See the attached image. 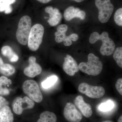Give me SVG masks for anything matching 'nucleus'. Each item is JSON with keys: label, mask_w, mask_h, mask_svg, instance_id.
Masks as SVG:
<instances>
[{"label": "nucleus", "mask_w": 122, "mask_h": 122, "mask_svg": "<svg viewBox=\"0 0 122 122\" xmlns=\"http://www.w3.org/2000/svg\"><path fill=\"white\" fill-rule=\"evenodd\" d=\"M29 65L25 68L24 74L30 77L33 78L39 75L41 73L42 69L40 65L36 62V58L34 56L29 58Z\"/></svg>", "instance_id": "9d476101"}, {"label": "nucleus", "mask_w": 122, "mask_h": 122, "mask_svg": "<svg viewBox=\"0 0 122 122\" xmlns=\"http://www.w3.org/2000/svg\"><path fill=\"white\" fill-rule=\"evenodd\" d=\"M12 83V81L5 76L0 77V95H8L10 93L9 89L7 87Z\"/></svg>", "instance_id": "a211bd4d"}, {"label": "nucleus", "mask_w": 122, "mask_h": 122, "mask_svg": "<svg viewBox=\"0 0 122 122\" xmlns=\"http://www.w3.org/2000/svg\"><path fill=\"white\" fill-rule=\"evenodd\" d=\"M14 116L11 108L8 106L0 109V122H13Z\"/></svg>", "instance_id": "dca6fc26"}, {"label": "nucleus", "mask_w": 122, "mask_h": 122, "mask_svg": "<svg viewBox=\"0 0 122 122\" xmlns=\"http://www.w3.org/2000/svg\"><path fill=\"white\" fill-rule=\"evenodd\" d=\"M56 115L48 111L44 112L40 115V118L37 122H56Z\"/></svg>", "instance_id": "aec40b11"}, {"label": "nucleus", "mask_w": 122, "mask_h": 122, "mask_svg": "<svg viewBox=\"0 0 122 122\" xmlns=\"http://www.w3.org/2000/svg\"><path fill=\"white\" fill-rule=\"evenodd\" d=\"M68 26L66 25H60L57 28V31L55 33V41L57 43L66 41L69 38V36L66 35L68 30Z\"/></svg>", "instance_id": "2eb2a0df"}, {"label": "nucleus", "mask_w": 122, "mask_h": 122, "mask_svg": "<svg viewBox=\"0 0 122 122\" xmlns=\"http://www.w3.org/2000/svg\"><path fill=\"white\" fill-rule=\"evenodd\" d=\"M74 103L82 114L86 117H90L92 115L93 111L91 106L89 103L85 102L82 96L79 95L77 96L75 99Z\"/></svg>", "instance_id": "f8f14e48"}, {"label": "nucleus", "mask_w": 122, "mask_h": 122, "mask_svg": "<svg viewBox=\"0 0 122 122\" xmlns=\"http://www.w3.org/2000/svg\"><path fill=\"white\" fill-rule=\"evenodd\" d=\"M58 78L56 75H52L49 77L41 83V86L44 89H47L52 87L57 82Z\"/></svg>", "instance_id": "5701e85b"}, {"label": "nucleus", "mask_w": 122, "mask_h": 122, "mask_svg": "<svg viewBox=\"0 0 122 122\" xmlns=\"http://www.w3.org/2000/svg\"><path fill=\"white\" fill-rule=\"evenodd\" d=\"M8 102L2 96H0V109L5 106H8Z\"/></svg>", "instance_id": "bb28decb"}, {"label": "nucleus", "mask_w": 122, "mask_h": 122, "mask_svg": "<svg viewBox=\"0 0 122 122\" xmlns=\"http://www.w3.org/2000/svg\"><path fill=\"white\" fill-rule=\"evenodd\" d=\"M44 33V26L41 24H35L31 28L28 42L30 50L35 51L39 49L42 42Z\"/></svg>", "instance_id": "20e7f679"}, {"label": "nucleus", "mask_w": 122, "mask_h": 122, "mask_svg": "<svg viewBox=\"0 0 122 122\" xmlns=\"http://www.w3.org/2000/svg\"><path fill=\"white\" fill-rule=\"evenodd\" d=\"M102 122H114L112 121H111V120H106V121H104Z\"/></svg>", "instance_id": "7c9ffc66"}, {"label": "nucleus", "mask_w": 122, "mask_h": 122, "mask_svg": "<svg viewBox=\"0 0 122 122\" xmlns=\"http://www.w3.org/2000/svg\"><path fill=\"white\" fill-rule=\"evenodd\" d=\"M1 52L2 55L7 57L12 62H16L19 60V57L9 46H5L1 48Z\"/></svg>", "instance_id": "f3484780"}, {"label": "nucleus", "mask_w": 122, "mask_h": 122, "mask_svg": "<svg viewBox=\"0 0 122 122\" xmlns=\"http://www.w3.org/2000/svg\"><path fill=\"white\" fill-rule=\"evenodd\" d=\"M115 22L119 26H122V8L118 9L114 16Z\"/></svg>", "instance_id": "393cba45"}, {"label": "nucleus", "mask_w": 122, "mask_h": 122, "mask_svg": "<svg viewBox=\"0 0 122 122\" xmlns=\"http://www.w3.org/2000/svg\"><path fill=\"white\" fill-rule=\"evenodd\" d=\"M114 104L111 100H108L106 102L102 103L99 105L98 110L100 112L105 113H109L111 111L114 107Z\"/></svg>", "instance_id": "4be33fe9"}, {"label": "nucleus", "mask_w": 122, "mask_h": 122, "mask_svg": "<svg viewBox=\"0 0 122 122\" xmlns=\"http://www.w3.org/2000/svg\"><path fill=\"white\" fill-rule=\"evenodd\" d=\"M63 69L66 73L70 76H73L79 70L76 61L69 55L65 58Z\"/></svg>", "instance_id": "9b49d317"}, {"label": "nucleus", "mask_w": 122, "mask_h": 122, "mask_svg": "<svg viewBox=\"0 0 122 122\" xmlns=\"http://www.w3.org/2000/svg\"><path fill=\"white\" fill-rule=\"evenodd\" d=\"M16 1V0H0V12H4L6 14L11 13L12 11L11 5Z\"/></svg>", "instance_id": "412c9836"}, {"label": "nucleus", "mask_w": 122, "mask_h": 122, "mask_svg": "<svg viewBox=\"0 0 122 122\" xmlns=\"http://www.w3.org/2000/svg\"><path fill=\"white\" fill-rule=\"evenodd\" d=\"M71 0L74 1L75 2H82V1H83L84 0Z\"/></svg>", "instance_id": "c756f323"}, {"label": "nucleus", "mask_w": 122, "mask_h": 122, "mask_svg": "<svg viewBox=\"0 0 122 122\" xmlns=\"http://www.w3.org/2000/svg\"><path fill=\"white\" fill-rule=\"evenodd\" d=\"M95 5L99 10L98 19L102 23L109 20L114 10L111 0H95Z\"/></svg>", "instance_id": "423d86ee"}, {"label": "nucleus", "mask_w": 122, "mask_h": 122, "mask_svg": "<svg viewBox=\"0 0 122 122\" xmlns=\"http://www.w3.org/2000/svg\"><path fill=\"white\" fill-rule=\"evenodd\" d=\"M118 122H122V116L121 115L118 119Z\"/></svg>", "instance_id": "c85d7f7f"}, {"label": "nucleus", "mask_w": 122, "mask_h": 122, "mask_svg": "<svg viewBox=\"0 0 122 122\" xmlns=\"http://www.w3.org/2000/svg\"><path fill=\"white\" fill-rule=\"evenodd\" d=\"M87 62H82L78 66L82 72L92 76H96L100 74L102 70L103 65L98 57L93 53L88 55Z\"/></svg>", "instance_id": "f03ea898"}, {"label": "nucleus", "mask_w": 122, "mask_h": 122, "mask_svg": "<svg viewBox=\"0 0 122 122\" xmlns=\"http://www.w3.org/2000/svg\"><path fill=\"white\" fill-rule=\"evenodd\" d=\"M32 20L28 16L25 15L20 19L16 32V37L19 43L23 45L28 44L31 29Z\"/></svg>", "instance_id": "7ed1b4c3"}, {"label": "nucleus", "mask_w": 122, "mask_h": 122, "mask_svg": "<svg viewBox=\"0 0 122 122\" xmlns=\"http://www.w3.org/2000/svg\"><path fill=\"white\" fill-rule=\"evenodd\" d=\"M113 58L117 64L120 68H122V48L118 47L116 49L114 53Z\"/></svg>", "instance_id": "b1692460"}, {"label": "nucleus", "mask_w": 122, "mask_h": 122, "mask_svg": "<svg viewBox=\"0 0 122 122\" xmlns=\"http://www.w3.org/2000/svg\"><path fill=\"white\" fill-rule=\"evenodd\" d=\"M45 11L49 14L50 17L48 22L51 26H56L60 22L62 16L58 9L48 6L45 9Z\"/></svg>", "instance_id": "ddd939ff"}, {"label": "nucleus", "mask_w": 122, "mask_h": 122, "mask_svg": "<svg viewBox=\"0 0 122 122\" xmlns=\"http://www.w3.org/2000/svg\"><path fill=\"white\" fill-rule=\"evenodd\" d=\"M86 13L85 11L78 8L70 6L65 10L64 17L67 21H70L75 18H78L81 20L85 19Z\"/></svg>", "instance_id": "4468645a"}, {"label": "nucleus", "mask_w": 122, "mask_h": 122, "mask_svg": "<svg viewBox=\"0 0 122 122\" xmlns=\"http://www.w3.org/2000/svg\"><path fill=\"white\" fill-rule=\"evenodd\" d=\"M63 115L69 122H80L82 118L81 113L77 110L75 105L71 102L66 103L64 108Z\"/></svg>", "instance_id": "1a4fd4ad"}, {"label": "nucleus", "mask_w": 122, "mask_h": 122, "mask_svg": "<svg viewBox=\"0 0 122 122\" xmlns=\"http://www.w3.org/2000/svg\"><path fill=\"white\" fill-rule=\"evenodd\" d=\"M38 1H39L41 3H43V4H46L48 2H50L52 0H37Z\"/></svg>", "instance_id": "cd10ccee"}, {"label": "nucleus", "mask_w": 122, "mask_h": 122, "mask_svg": "<svg viewBox=\"0 0 122 122\" xmlns=\"http://www.w3.org/2000/svg\"><path fill=\"white\" fill-rule=\"evenodd\" d=\"M22 89L25 94L34 102H41L43 96L36 82L32 80H26L22 85Z\"/></svg>", "instance_id": "39448f33"}, {"label": "nucleus", "mask_w": 122, "mask_h": 122, "mask_svg": "<svg viewBox=\"0 0 122 122\" xmlns=\"http://www.w3.org/2000/svg\"><path fill=\"white\" fill-rule=\"evenodd\" d=\"M35 103L34 101L27 96L23 98L17 97L15 98L13 103V109L14 112L16 114L20 115L23 111L26 109H32L34 107Z\"/></svg>", "instance_id": "6e6552de"}, {"label": "nucleus", "mask_w": 122, "mask_h": 122, "mask_svg": "<svg viewBox=\"0 0 122 122\" xmlns=\"http://www.w3.org/2000/svg\"><path fill=\"white\" fill-rule=\"evenodd\" d=\"M99 40H101L102 42L100 50L102 55L109 56L113 54L115 50V45L113 41L109 38L108 33L104 32L100 35L97 32H94L90 36L91 44H94Z\"/></svg>", "instance_id": "f257e3e1"}, {"label": "nucleus", "mask_w": 122, "mask_h": 122, "mask_svg": "<svg viewBox=\"0 0 122 122\" xmlns=\"http://www.w3.org/2000/svg\"><path fill=\"white\" fill-rule=\"evenodd\" d=\"M15 69L14 66L8 63H4L0 57V73L6 76H10L15 73Z\"/></svg>", "instance_id": "6ab92c4d"}, {"label": "nucleus", "mask_w": 122, "mask_h": 122, "mask_svg": "<svg viewBox=\"0 0 122 122\" xmlns=\"http://www.w3.org/2000/svg\"><path fill=\"white\" fill-rule=\"evenodd\" d=\"M115 87L119 94L122 95V79H119L115 84Z\"/></svg>", "instance_id": "a878e982"}, {"label": "nucleus", "mask_w": 122, "mask_h": 122, "mask_svg": "<svg viewBox=\"0 0 122 122\" xmlns=\"http://www.w3.org/2000/svg\"><path fill=\"white\" fill-rule=\"evenodd\" d=\"M78 90L81 93L93 99L100 98L104 96L105 93V89L102 86H94L85 82L79 85Z\"/></svg>", "instance_id": "0eeeda50"}]
</instances>
